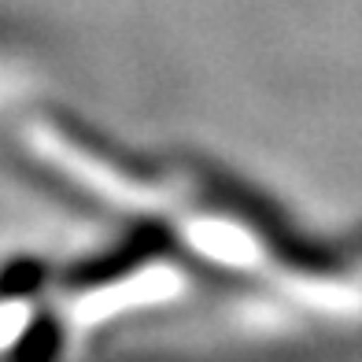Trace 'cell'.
<instances>
[{"label":"cell","mask_w":362,"mask_h":362,"mask_svg":"<svg viewBox=\"0 0 362 362\" xmlns=\"http://www.w3.org/2000/svg\"><path fill=\"white\" fill-rule=\"evenodd\" d=\"M23 141L30 156H37L41 167L59 181L119 215L163 229L177 248L204 259L207 267L252 277L267 288L274 285L292 300H310L325 288L315 262L300 259L270 222L204 177L148 167L52 119H30Z\"/></svg>","instance_id":"cell-1"}]
</instances>
